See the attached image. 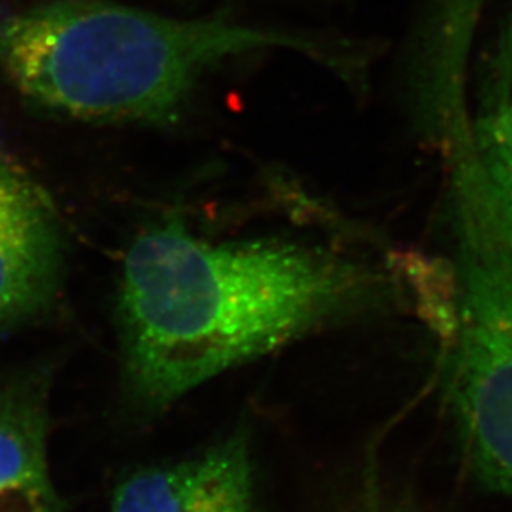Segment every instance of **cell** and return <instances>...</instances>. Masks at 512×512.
Instances as JSON below:
<instances>
[{
  "instance_id": "52a82bcc",
  "label": "cell",
  "mask_w": 512,
  "mask_h": 512,
  "mask_svg": "<svg viewBox=\"0 0 512 512\" xmlns=\"http://www.w3.org/2000/svg\"><path fill=\"white\" fill-rule=\"evenodd\" d=\"M469 133L479 163L512 220V148L501 142L484 122Z\"/></svg>"
},
{
  "instance_id": "277c9868",
  "label": "cell",
  "mask_w": 512,
  "mask_h": 512,
  "mask_svg": "<svg viewBox=\"0 0 512 512\" xmlns=\"http://www.w3.org/2000/svg\"><path fill=\"white\" fill-rule=\"evenodd\" d=\"M64 273L65 238L54 205L0 152V331L50 310Z\"/></svg>"
},
{
  "instance_id": "5b68a950",
  "label": "cell",
  "mask_w": 512,
  "mask_h": 512,
  "mask_svg": "<svg viewBox=\"0 0 512 512\" xmlns=\"http://www.w3.org/2000/svg\"><path fill=\"white\" fill-rule=\"evenodd\" d=\"M112 512H260L248 439L235 434L197 458L133 474Z\"/></svg>"
},
{
  "instance_id": "ba28073f",
  "label": "cell",
  "mask_w": 512,
  "mask_h": 512,
  "mask_svg": "<svg viewBox=\"0 0 512 512\" xmlns=\"http://www.w3.org/2000/svg\"><path fill=\"white\" fill-rule=\"evenodd\" d=\"M483 122L501 142L512 148V85L509 87L508 95L504 97L503 104Z\"/></svg>"
},
{
  "instance_id": "3957f363",
  "label": "cell",
  "mask_w": 512,
  "mask_h": 512,
  "mask_svg": "<svg viewBox=\"0 0 512 512\" xmlns=\"http://www.w3.org/2000/svg\"><path fill=\"white\" fill-rule=\"evenodd\" d=\"M456 308L448 391L464 453L512 499V220L474 155L456 162Z\"/></svg>"
},
{
  "instance_id": "6da1fadb",
  "label": "cell",
  "mask_w": 512,
  "mask_h": 512,
  "mask_svg": "<svg viewBox=\"0 0 512 512\" xmlns=\"http://www.w3.org/2000/svg\"><path fill=\"white\" fill-rule=\"evenodd\" d=\"M373 266L295 243H210L180 222L138 235L120 280L125 371L150 408L168 404L321 326L393 303Z\"/></svg>"
},
{
  "instance_id": "7a4b0ae2",
  "label": "cell",
  "mask_w": 512,
  "mask_h": 512,
  "mask_svg": "<svg viewBox=\"0 0 512 512\" xmlns=\"http://www.w3.org/2000/svg\"><path fill=\"white\" fill-rule=\"evenodd\" d=\"M273 49L350 77L365 67L355 42L223 14L175 19L114 0H50L0 19L7 79L40 107L87 122H175L205 75Z\"/></svg>"
},
{
  "instance_id": "8992f818",
  "label": "cell",
  "mask_w": 512,
  "mask_h": 512,
  "mask_svg": "<svg viewBox=\"0 0 512 512\" xmlns=\"http://www.w3.org/2000/svg\"><path fill=\"white\" fill-rule=\"evenodd\" d=\"M0 512H62L50 476L44 411L15 389L0 394Z\"/></svg>"
}]
</instances>
